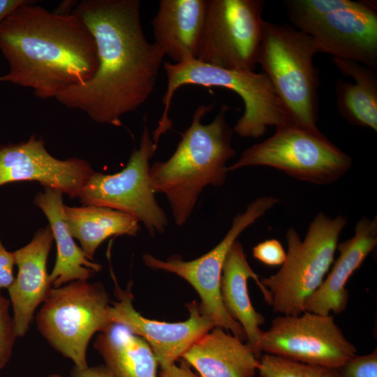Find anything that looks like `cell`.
I'll list each match as a JSON object with an SVG mask.
<instances>
[{"mask_svg":"<svg viewBox=\"0 0 377 377\" xmlns=\"http://www.w3.org/2000/svg\"><path fill=\"white\" fill-rule=\"evenodd\" d=\"M73 11L95 40L98 68L91 79L55 99L97 123L121 126V117L153 92L165 54L145 36L139 0H83Z\"/></svg>","mask_w":377,"mask_h":377,"instance_id":"1","label":"cell"},{"mask_svg":"<svg viewBox=\"0 0 377 377\" xmlns=\"http://www.w3.org/2000/svg\"><path fill=\"white\" fill-rule=\"evenodd\" d=\"M25 1L0 23V50L9 70L0 81L30 88L41 99L83 84L96 73L95 40L81 18Z\"/></svg>","mask_w":377,"mask_h":377,"instance_id":"2","label":"cell"},{"mask_svg":"<svg viewBox=\"0 0 377 377\" xmlns=\"http://www.w3.org/2000/svg\"><path fill=\"white\" fill-rule=\"evenodd\" d=\"M212 108L198 106L172 155L149 168L151 187L155 193L165 195L179 226L187 222L206 186L224 184L229 172L227 162L235 155L233 131L226 119L227 105H222L212 122L202 123Z\"/></svg>","mask_w":377,"mask_h":377,"instance_id":"3","label":"cell"},{"mask_svg":"<svg viewBox=\"0 0 377 377\" xmlns=\"http://www.w3.org/2000/svg\"><path fill=\"white\" fill-rule=\"evenodd\" d=\"M318 53L313 38L293 26L263 21L258 64L269 80L288 124L316 129Z\"/></svg>","mask_w":377,"mask_h":377,"instance_id":"4","label":"cell"},{"mask_svg":"<svg viewBox=\"0 0 377 377\" xmlns=\"http://www.w3.org/2000/svg\"><path fill=\"white\" fill-rule=\"evenodd\" d=\"M167 77V89L163 97L164 110L153 135L160 138L171 128L169 109L175 92L186 84L217 87L235 92L243 101L244 112L234 128L242 138H257L269 126L287 124L282 104L264 73L229 70L210 66L198 59L186 62L163 64Z\"/></svg>","mask_w":377,"mask_h":377,"instance_id":"5","label":"cell"},{"mask_svg":"<svg viewBox=\"0 0 377 377\" xmlns=\"http://www.w3.org/2000/svg\"><path fill=\"white\" fill-rule=\"evenodd\" d=\"M348 223L347 217L330 218L316 214L301 239L293 227L286 234L288 251L280 269L260 279L269 290L275 313L298 316L304 312L309 298L320 286L334 263L339 235Z\"/></svg>","mask_w":377,"mask_h":377,"instance_id":"6","label":"cell"},{"mask_svg":"<svg viewBox=\"0 0 377 377\" xmlns=\"http://www.w3.org/2000/svg\"><path fill=\"white\" fill-rule=\"evenodd\" d=\"M288 17L310 36L318 52L377 70V10L370 1L288 0Z\"/></svg>","mask_w":377,"mask_h":377,"instance_id":"7","label":"cell"},{"mask_svg":"<svg viewBox=\"0 0 377 377\" xmlns=\"http://www.w3.org/2000/svg\"><path fill=\"white\" fill-rule=\"evenodd\" d=\"M110 304L101 282L73 281L52 288L34 319L50 345L83 369L88 367L87 348L92 337L112 323L107 316Z\"/></svg>","mask_w":377,"mask_h":377,"instance_id":"8","label":"cell"},{"mask_svg":"<svg viewBox=\"0 0 377 377\" xmlns=\"http://www.w3.org/2000/svg\"><path fill=\"white\" fill-rule=\"evenodd\" d=\"M352 162L351 157L318 128L288 124L276 128L267 139L245 149L228 171L267 166L301 181L325 185L343 177Z\"/></svg>","mask_w":377,"mask_h":377,"instance_id":"9","label":"cell"},{"mask_svg":"<svg viewBox=\"0 0 377 377\" xmlns=\"http://www.w3.org/2000/svg\"><path fill=\"white\" fill-rule=\"evenodd\" d=\"M264 0H207L197 59L206 64L253 71L258 64Z\"/></svg>","mask_w":377,"mask_h":377,"instance_id":"10","label":"cell"},{"mask_svg":"<svg viewBox=\"0 0 377 377\" xmlns=\"http://www.w3.org/2000/svg\"><path fill=\"white\" fill-rule=\"evenodd\" d=\"M279 202L273 196L256 198L248 205L243 213L236 215L223 239L202 256L185 261L177 256L163 260L145 254V264L154 269H161L178 275L189 283L200 298L202 312L210 318L216 327L230 331L242 341L246 340L242 327L228 313L221 294V279L226 256L239 235L249 226Z\"/></svg>","mask_w":377,"mask_h":377,"instance_id":"11","label":"cell"},{"mask_svg":"<svg viewBox=\"0 0 377 377\" xmlns=\"http://www.w3.org/2000/svg\"><path fill=\"white\" fill-rule=\"evenodd\" d=\"M157 148L146 124L140 146L126 166L114 174L94 172L79 194L83 205L105 207L125 212L142 222L151 236L164 232L168 221L155 198L149 181V160Z\"/></svg>","mask_w":377,"mask_h":377,"instance_id":"12","label":"cell"},{"mask_svg":"<svg viewBox=\"0 0 377 377\" xmlns=\"http://www.w3.org/2000/svg\"><path fill=\"white\" fill-rule=\"evenodd\" d=\"M259 348L261 353L337 369L357 355L332 315L308 311L274 318L263 332Z\"/></svg>","mask_w":377,"mask_h":377,"instance_id":"13","label":"cell"},{"mask_svg":"<svg viewBox=\"0 0 377 377\" xmlns=\"http://www.w3.org/2000/svg\"><path fill=\"white\" fill-rule=\"evenodd\" d=\"M114 295L117 300L110 302L108 318L147 341L160 367L175 364L197 339L216 327L195 301L187 304L189 317L186 320L167 323L148 319L135 309L131 283L123 290L115 281Z\"/></svg>","mask_w":377,"mask_h":377,"instance_id":"14","label":"cell"},{"mask_svg":"<svg viewBox=\"0 0 377 377\" xmlns=\"http://www.w3.org/2000/svg\"><path fill=\"white\" fill-rule=\"evenodd\" d=\"M94 172L84 159L61 160L52 156L42 138L32 135L27 141L0 145V186L36 181L74 198Z\"/></svg>","mask_w":377,"mask_h":377,"instance_id":"15","label":"cell"},{"mask_svg":"<svg viewBox=\"0 0 377 377\" xmlns=\"http://www.w3.org/2000/svg\"><path fill=\"white\" fill-rule=\"evenodd\" d=\"M53 240L48 226L38 230L29 244L13 252L18 270L8 292L17 337L26 335L36 309L52 288L47 263Z\"/></svg>","mask_w":377,"mask_h":377,"instance_id":"16","label":"cell"},{"mask_svg":"<svg viewBox=\"0 0 377 377\" xmlns=\"http://www.w3.org/2000/svg\"><path fill=\"white\" fill-rule=\"evenodd\" d=\"M377 244V217H362L354 235L338 244L339 256L320 286L307 300L304 311L320 315L343 312L348 304L346 285Z\"/></svg>","mask_w":377,"mask_h":377,"instance_id":"17","label":"cell"},{"mask_svg":"<svg viewBox=\"0 0 377 377\" xmlns=\"http://www.w3.org/2000/svg\"><path fill=\"white\" fill-rule=\"evenodd\" d=\"M207 0H161L153 18L154 43L176 64L196 59Z\"/></svg>","mask_w":377,"mask_h":377,"instance_id":"18","label":"cell"},{"mask_svg":"<svg viewBox=\"0 0 377 377\" xmlns=\"http://www.w3.org/2000/svg\"><path fill=\"white\" fill-rule=\"evenodd\" d=\"M253 279L261 290L265 302L271 306L270 293L260 283L258 276L249 265L242 244L237 239L231 246L225 259L221 279V294L223 304L230 316L243 328L248 344L258 358L262 353L259 343L265 323L264 316L252 305L247 288V281Z\"/></svg>","mask_w":377,"mask_h":377,"instance_id":"19","label":"cell"},{"mask_svg":"<svg viewBox=\"0 0 377 377\" xmlns=\"http://www.w3.org/2000/svg\"><path fill=\"white\" fill-rule=\"evenodd\" d=\"M182 358L200 377H254L259 364L248 344L218 327L197 339Z\"/></svg>","mask_w":377,"mask_h":377,"instance_id":"20","label":"cell"},{"mask_svg":"<svg viewBox=\"0 0 377 377\" xmlns=\"http://www.w3.org/2000/svg\"><path fill=\"white\" fill-rule=\"evenodd\" d=\"M34 203L40 208L50 223L57 246L54 266L50 274L53 288H58L73 281H88L99 272L101 265L89 260L72 237L66 223L62 193L45 188L38 193Z\"/></svg>","mask_w":377,"mask_h":377,"instance_id":"21","label":"cell"},{"mask_svg":"<svg viewBox=\"0 0 377 377\" xmlns=\"http://www.w3.org/2000/svg\"><path fill=\"white\" fill-rule=\"evenodd\" d=\"M94 348L114 377H157L158 360L149 345L121 324L97 335Z\"/></svg>","mask_w":377,"mask_h":377,"instance_id":"22","label":"cell"},{"mask_svg":"<svg viewBox=\"0 0 377 377\" xmlns=\"http://www.w3.org/2000/svg\"><path fill=\"white\" fill-rule=\"evenodd\" d=\"M334 64L354 82L338 80L336 101L340 114L353 125L377 131V73L357 61L332 57Z\"/></svg>","mask_w":377,"mask_h":377,"instance_id":"23","label":"cell"},{"mask_svg":"<svg viewBox=\"0 0 377 377\" xmlns=\"http://www.w3.org/2000/svg\"><path fill=\"white\" fill-rule=\"evenodd\" d=\"M68 228L87 258L93 260L98 247L112 236H135L140 230L134 216L111 208L94 205L68 207L64 205Z\"/></svg>","mask_w":377,"mask_h":377,"instance_id":"24","label":"cell"},{"mask_svg":"<svg viewBox=\"0 0 377 377\" xmlns=\"http://www.w3.org/2000/svg\"><path fill=\"white\" fill-rule=\"evenodd\" d=\"M257 371L260 377H340L338 369L262 354Z\"/></svg>","mask_w":377,"mask_h":377,"instance_id":"25","label":"cell"},{"mask_svg":"<svg viewBox=\"0 0 377 377\" xmlns=\"http://www.w3.org/2000/svg\"><path fill=\"white\" fill-rule=\"evenodd\" d=\"M10 300L4 297L0 290V371L10 362L15 340V323L10 314Z\"/></svg>","mask_w":377,"mask_h":377,"instance_id":"26","label":"cell"},{"mask_svg":"<svg viewBox=\"0 0 377 377\" xmlns=\"http://www.w3.org/2000/svg\"><path fill=\"white\" fill-rule=\"evenodd\" d=\"M340 377H377V350L355 355L338 368Z\"/></svg>","mask_w":377,"mask_h":377,"instance_id":"27","label":"cell"},{"mask_svg":"<svg viewBox=\"0 0 377 377\" xmlns=\"http://www.w3.org/2000/svg\"><path fill=\"white\" fill-rule=\"evenodd\" d=\"M253 256L269 266L282 265L286 257L281 243L276 239L265 240L253 248Z\"/></svg>","mask_w":377,"mask_h":377,"instance_id":"28","label":"cell"},{"mask_svg":"<svg viewBox=\"0 0 377 377\" xmlns=\"http://www.w3.org/2000/svg\"><path fill=\"white\" fill-rule=\"evenodd\" d=\"M15 265L13 252L0 248V290L8 288L14 281L13 267Z\"/></svg>","mask_w":377,"mask_h":377,"instance_id":"29","label":"cell"},{"mask_svg":"<svg viewBox=\"0 0 377 377\" xmlns=\"http://www.w3.org/2000/svg\"><path fill=\"white\" fill-rule=\"evenodd\" d=\"M71 377H114L105 365L87 367L81 369L74 366L71 371Z\"/></svg>","mask_w":377,"mask_h":377,"instance_id":"30","label":"cell"},{"mask_svg":"<svg viewBox=\"0 0 377 377\" xmlns=\"http://www.w3.org/2000/svg\"><path fill=\"white\" fill-rule=\"evenodd\" d=\"M159 377H200L195 374L189 368V365L182 361L180 366L172 364L161 367Z\"/></svg>","mask_w":377,"mask_h":377,"instance_id":"31","label":"cell"},{"mask_svg":"<svg viewBox=\"0 0 377 377\" xmlns=\"http://www.w3.org/2000/svg\"><path fill=\"white\" fill-rule=\"evenodd\" d=\"M26 0H0V23L12 10Z\"/></svg>","mask_w":377,"mask_h":377,"instance_id":"32","label":"cell"},{"mask_svg":"<svg viewBox=\"0 0 377 377\" xmlns=\"http://www.w3.org/2000/svg\"><path fill=\"white\" fill-rule=\"evenodd\" d=\"M44 377H63L62 376L58 374H51L48 376H44Z\"/></svg>","mask_w":377,"mask_h":377,"instance_id":"33","label":"cell"},{"mask_svg":"<svg viewBox=\"0 0 377 377\" xmlns=\"http://www.w3.org/2000/svg\"><path fill=\"white\" fill-rule=\"evenodd\" d=\"M0 248L3 249L4 248L3 244L1 243V240H0Z\"/></svg>","mask_w":377,"mask_h":377,"instance_id":"34","label":"cell"}]
</instances>
